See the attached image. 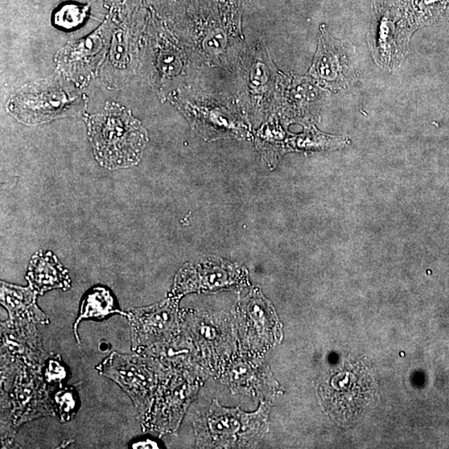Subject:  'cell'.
Masks as SVG:
<instances>
[{"label": "cell", "mask_w": 449, "mask_h": 449, "mask_svg": "<svg viewBox=\"0 0 449 449\" xmlns=\"http://www.w3.org/2000/svg\"><path fill=\"white\" fill-rule=\"evenodd\" d=\"M57 411L64 419H69L76 410V395L71 390H62L55 395Z\"/></svg>", "instance_id": "cell-10"}, {"label": "cell", "mask_w": 449, "mask_h": 449, "mask_svg": "<svg viewBox=\"0 0 449 449\" xmlns=\"http://www.w3.org/2000/svg\"><path fill=\"white\" fill-rule=\"evenodd\" d=\"M245 331L257 345H271L279 339V322L273 306L262 295L247 299L242 307Z\"/></svg>", "instance_id": "cell-3"}, {"label": "cell", "mask_w": 449, "mask_h": 449, "mask_svg": "<svg viewBox=\"0 0 449 449\" xmlns=\"http://www.w3.org/2000/svg\"><path fill=\"white\" fill-rule=\"evenodd\" d=\"M112 314H123L119 311L113 296L110 291L104 287L94 288L82 300L80 315L73 325L77 339V328L80 321L86 319L102 320Z\"/></svg>", "instance_id": "cell-7"}, {"label": "cell", "mask_w": 449, "mask_h": 449, "mask_svg": "<svg viewBox=\"0 0 449 449\" xmlns=\"http://www.w3.org/2000/svg\"><path fill=\"white\" fill-rule=\"evenodd\" d=\"M322 49L318 52V57L315 64V72L319 77L324 80L333 81L338 78V73L341 71L342 61H346V59H341L340 56L343 55L344 52L336 51V46L333 44H327L324 39L322 44Z\"/></svg>", "instance_id": "cell-8"}, {"label": "cell", "mask_w": 449, "mask_h": 449, "mask_svg": "<svg viewBox=\"0 0 449 449\" xmlns=\"http://www.w3.org/2000/svg\"><path fill=\"white\" fill-rule=\"evenodd\" d=\"M133 448H159V443L156 441L152 439H142L136 441L135 443L131 444Z\"/></svg>", "instance_id": "cell-13"}, {"label": "cell", "mask_w": 449, "mask_h": 449, "mask_svg": "<svg viewBox=\"0 0 449 449\" xmlns=\"http://www.w3.org/2000/svg\"><path fill=\"white\" fill-rule=\"evenodd\" d=\"M185 274L189 278L191 285L186 290H215L236 282L233 277V271L230 266L224 264H205L192 268V271Z\"/></svg>", "instance_id": "cell-6"}, {"label": "cell", "mask_w": 449, "mask_h": 449, "mask_svg": "<svg viewBox=\"0 0 449 449\" xmlns=\"http://www.w3.org/2000/svg\"><path fill=\"white\" fill-rule=\"evenodd\" d=\"M70 100L60 89L23 93L12 100L11 113L19 121L38 125L63 116L69 110Z\"/></svg>", "instance_id": "cell-2"}, {"label": "cell", "mask_w": 449, "mask_h": 449, "mask_svg": "<svg viewBox=\"0 0 449 449\" xmlns=\"http://www.w3.org/2000/svg\"><path fill=\"white\" fill-rule=\"evenodd\" d=\"M89 127L94 155L102 167H129L139 162L147 131L129 111L108 104L104 113L89 118Z\"/></svg>", "instance_id": "cell-1"}, {"label": "cell", "mask_w": 449, "mask_h": 449, "mask_svg": "<svg viewBox=\"0 0 449 449\" xmlns=\"http://www.w3.org/2000/svg\"><path fill=\"white\" fill-rule=\"evenodd\" d=\"M46 372L49 381H60L65 376L64 369L57 361L49 362Z\"/></svg>", "instance_id": "cell-12"}, {"label": "cell", "mask_w": 449, "mask_h": 449, "mask_svg": "<svg viewBox=\"0 0 449 449\" xmlns=\"http://www.w3.org/2000/svg\"><path fill=\"white\" fill-rule=\"evenodd\" d=\"M173 306L168 303L136 310L131 319L136 340L141 339L142 336L147 340L149 336L164 331L165 327L171 324Z\"/></svg>", "instance_id": "cell-5"}, {"label": "cell", "mask_w": 449, "mask_h": 449, "mask_svg": "<svg viewBox=\"0 0 449 449\" xmlns=\"http://www.w3.org/2000/svg\"><path fill=\"white\" fill-rule=\"evenodd\" d=\"M245 0H218L220 7L226 16L232 20H237L240 16V9Z\"/></svg>", "instance_id": "cell-11"}, {"label": "cell", "mask_w": 449, "mask_h": 449, "mask_svg": "<svg viewBox=\"0 0 449 449\" xmlns=\"http://www.w3.org/2000/svg\"><path fill=\"white\" fill-rule=\"evenodd\" d=\"M27 279L31 289L36 293L61 288L68 289L70 282L68 271L51 253H37L33 257L28 268Z\"/></svg>", "instance_id": "cell-4"}, {"label": "cell", "mask_w": 449, "mask_h": 449, "mask_svg": "<svg viewBox=\"0 0 449 449\" xmlns=\"http://www.w3.org/2000/svg\"><path fill=\"white\" fill-rule=\"evenodd\" d=\"M88 7L76 5H66L57 11L55 15V23L57 26L65 30L77 27L84 21L88 14Z\"/></svg>", "instance_id": "cell-9"}]
</instances>
